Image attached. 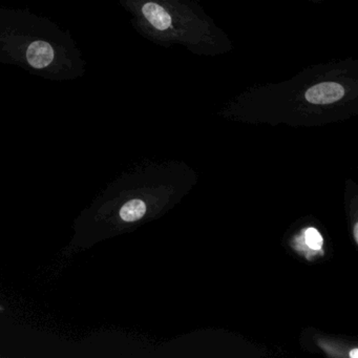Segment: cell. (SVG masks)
<instances>
[{"mask_svg":"<svg viewBox=\"0 0 358 358\" xmlns=\"http://www.w3.org/2000/svg\"><path fill=\"white\" fill-rule=\"evenodd\" d=\"M345 96V89L338 83H324L314 85L306 92V99L313 104H330Z\"/></svg>","mask_w":358,"mask_h":358,"instance_id":"6da1fadb","label":"cell"},{"mask_svg":"<svg viewBox=\"0 0 358 358\" xmlns=\"http://www.w3.org/2000/svg\"><path fill=\"white\" fill-rule=\"evenodd\" d=\"M142 13L148 22L158 31H166L171 28L173 20L169 12L156 3H148L142 7Z\"/></svg>","mask_w":358,"mask_h":358,"instance_id":"7a4b0ae2","label":"cell"},{"mask_svg":"<svg viewBox=\"0 0 358 358\" xmlns=\"http://www.w3.org/2000/svg\"><path fill=\"white\" fill-rule=\"evenodd\" d=\"M146 213V205L139 199L129 201L123 205L120 210V217L125 222H135L143 217Z\"/></svg>","mask_w":358,"mask_h":358,"instance_id":"3957f363","label":"cell"},{"mask_svg":"<svg viewBox=\"0 0 358 358\" xmlns=\"http://www.w3.org/2000/svg\"><path fill=\"white\" fill-rule=\"evenodd\" d=\"M306 242H307L308 246L314 249V250H320L322 244H324L322 236H320V232L315 228H309L306 231Z\"/></svg>","mask_w":358,"mask_h":358,"instance_id":"277c9868","label":"cell"},{"mask_svg":"<svg viewBox=\"0 0 358 358\" xmlns=\"http://www.w3.org/2000/svg\"><path fill=\"white\" fill-rule=\"evenodd\" d=\"M354 238H355V242L358 243V224L354 226Z\"/></svg>","mask_w":358,"mask_h":358,"instance_id":"5b68a950","label":"cell"},{"mask_svg":"<svg viewBox=\"0 0 358 358\" xmlns=\"http://www.w3.org/2000/svg\"><path fill=\"white\" fill-rule=\"evenodd\" d=\"M350 357L357 358L358 357V349H353L350 352Z\"/></svg>","mask_w":358,"mask_h":358,"instance_id":"8992f818","label":"cell"}]
</instances>
